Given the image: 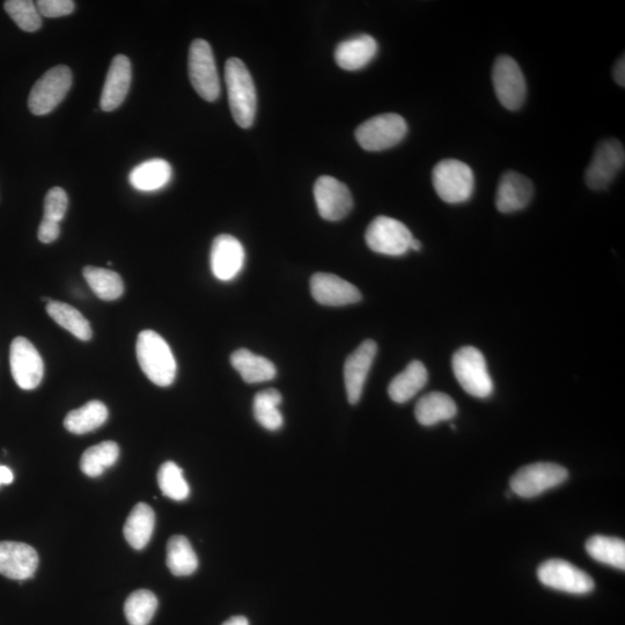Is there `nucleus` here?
Returning <instances> with one entry per match:
<instances>
[{
	"label": "nucleus",
	"instance_id": "obj_13",
	"mask_svg": "<svg viewBox=\"0 0 625 625\" xmlns=\"http://www.w3.org/2000/svg\"><path fill=\"white\" fill-rule=\"evenodd\" d=\"M11 372L14 381L25 391L38 388L44 374L39 351L25 337L14 338L10 351Z\"/></svg>",
	"mask_w": 625,
	"mask_h": 625
},
{
	"label": "nucleus",
	"instance_id": "obj_11",
	"mask_svg": "<svg viewBox=\"0 0 625 625\" xmlns=\"http://www.w3.org/2000/svg\"><path fill=\"white\" fill-rule=\"evenodd\" d=\"M497 99L506 109L518 110L524 105L527 84L520 66L510 56H499L492 69Z\"/></svg>",
	"mask_w": 625,
	"mask_h": 625
},
{
	"label": "nucleus",
	"instance_id": "obj_20",
	"mask_svg": "<svg viewBox=\"0 0 625 625\" xmlns=\"http://www.w3.org/2000/svg\"><path fill=\"white\" fill-rule=\"evenodd\" d=\"M131 79L132 68L129 58L124 55L114 57L101 94L100 107L104 112H113L123 104L130 90Z\"/></svg>",
	"mask_w": 625,
	"mask_h": 625
},
{
	"label": "nucleus",
	"instance_id": "obj_31",
	"mask_svg": "<svg viewBox=\"0 0 625 625\" xmlns=\"http://www.w3.org/2000/svg\"><path fill=\"white\" fill-rule=\"evenodd\" d=\"M586 551L597 562L625 570V542L621 539L592 536L586 543Z\"/></svg>",
	"mask_w": 625,
	"mask_h": 625
},
{
	"label": "nucleus",
	"instance_id": "obj_27",
	"mask_svg": "<svg viewBox=\"0 0 625 625\" xmlns=\"http://www.w3.org/2000/svg\"><path fill=\"white\" fill-rule=\"evenodd\" d=\"M108 419L106 404L91 401L82 408L72 410L64 419L65 429L73 435H85L104 425Z\"/></svg>",
	"mask_w": 625,
	"mask_h": 625
},
{
	"label": "nucleus",
	"instance_id": "obj_23",
	"mask_svg": "<svg viewBox=\"0 0 625 625\" xmlns=\"http://www.w3.org/2000/svg\"><path fill=\"white\" fill-rule=\"evenodd\" d=\"M231 364L246 384H261L275 379L277 370L274 363L247 349H239L231 356Z\"/></svg>",
	"mask_w": 625,
	"mask_h": 625
},
{
	"label": "nucleus",
	"instance_id": "obj_35",
	"mask_svg": "<svg viewBox=\"0 0 625 625\" xmlns=\"http://www.w3.org/2000/svg\"><path fill=\"white\" fill-rule=\"evenodd\" d=\"M158 484L164 496L182 502L190 495V488L182 469L173 461H167L158 472Z\"/></svg>",
	"mask_w": 625,
	"mask_h": 625
},
{
	"label": "nucleus",
	"instance_id": "obj_12",
	"mask_svg": "<svg viewBox=\"0 0 625 625\" xmlns=\"http://www.w3.org/2000/svg\"><path fill=\"white\" fill-rule=\"evenodd\" d=\"M538 577L544 586L556 591L583 595L594 590V580L586 572L563 560L542 563Z\"/></svg>",
	"mask_w": 625,
	"mask_h": 625
},
{
	"label": "nucleus",
	"instance_id": "obj_41",
	"mask_svg": "<svg viewBox=\"0 0 625 625\" xmlns=\"http://www.w3.org/2000/svg\"><path fill=\"white\" fill-rule=\"evenodd\" d=\"M14 475L9 467L0 465V485H9L13 482Z\"/></svg>",
	"mask_w": 625,
	"mask_h": 625
},
{
	"label": "nucleus",
	"instance_id": "obj_4",
	"mask_svg": "<svg viewBox=\"0 0 625 625\" xmlns=\"http://www.w3.org/2000/svg\"><path fill=\"white\" fill-rule=\"evenodd\" d=\"M452 367L463 391L477 397L487 399L494 393V382L488 370L487 360L482 352L474 347H465L455 352Z\"/></svg>",
	"mask_w": 625,
	"mask_h": 625
},
{
	"label": "nucleus",
	"instance_id": "obj_29",
	"mask_svg": "<svg viewBox=\"0 0 625 625\" xmlns=\"http://www.w3.org/2000/svg\"><path fill=\"white\" fill-rule=\"evenodd\" d=\"M167 566L174 576L193 575L198 568V558L186 536L175 535L167 543Z\"/></svg>",
	"mask_w": 625,
	"mask_h": 625
},
{
	"label": "nucleus",
	"instance_id": "obj_5",
	"mask_svg": "<svg viewBox=\"0 0 625 625\" xmlns=\"http://www.w3.org/2000/svg\"><path fill=\"white\" fill-rule=\"evenodd\" d=\"M408 132L406 120L397 114H382L359 125L356 139L364 150L379 152L400 144Z\"/></svg>",
	"mask_w": 625,
	"mask_h": 625
},
{
	"label": "nucleus",
	"instance_id": "obj_1",
	"mask_svg": "<svg viewBox=\"0 0 625 625\" xmlns=\"http://www.w3.org/2000/svg\"><path fill=\"white\" fill-rule=\"evenodd\" d=\"M137 359L142 371L153 384L159 387L171 386L176 378V360L169 345L153 330H144L138 335Z\"/></svg>",
	"mask_w": 625,
	"mask_h": 625
},
{
	"label": "nucleus",
	"instance_id": "obj_21",
	"mask_svg": "<svg viewBox=\"0 0 625 625\" xmlns=\"http://www.w3.org/2000/svg\"><path fill=\"white\" fill-rule=\"evenodd\" d=\"M377 53V41L370 35L362 34L338 44L335 61L343 70L357 71L370 64Z\"/></svg>",
	"mask_w": 625,
	"mask_h": 625
},
{
	"label": "nucleus",
	"instance_id": "obj_8",
	"mask_svg": "<svg viewBox=\"0 0 625 625\" xmlns=\"http://www.w3.org/2000/svg\"><path fill=\"white\" fill-rule=\"evenodd\" d=\"M564 467L550 462H538L518 470L511 479V489L522 498H534L558 487L568 480Z\"/></svg>",
	"mask_w": 625,
	"mask_h": 625
},
{
	"label": "nucleus",
	"instance_id": "obj_26",
	"mask_svg": "<svg viewBox=\"0 0 625 625\" xmlns=\"http://www.w3.org/2000/svg\"><path fill=\"white\" fill-rule=\"evenodd\" d=\"M172 176V166L166 160L152 159L132 169L129 181L135 189L149 193L166 187Z\"/></svg>",
	"mask_w": 625,
	"mask_h": 625
},
{
	"label": "nucleus",
	"instance_id": "obj_17",
	"mask_svg": "<svg viewBox=\"0 0 625 625\" xmlns=\"http://www.w3.org/2000/svg\"><path fill=\"white\" fill-rule=\"evenodd\" d=\"M313 298L323 306H348L362 300L360 292L354 284L334 274L318 272L311 278Z\"/></svg>",
	"mask_w": 625,
	"mask_h": 625
},
{
	"label": "nucleus",
	"instance_id": "obj_7",
	"mask_svg": "<svg viewBox=\"0 0 625 625\" xmlns=\"http://www.w3.org/2000/svg\"><path fill=\"white\" fill-rule=\"evenodd\" d=\"M188 71L191 85L205 101H216L220 94L215 56L205 40H195L189 49Z\"/></svg>",
	"mask_w": 625,
	"mask_h": 625
},
{
	"label": "nucleus",
	"instance_id": "obj_25",
	"mask_svg": "<svg viewBox=\"0 0 625 625\" xmlns=\"http://www.w3.org/2000/svg\"><path fill=\"white\" fill-rule=\"evenodd\" d=\"M458 408L450 395L440 392L426 394L419 400L415 408V416L419 424L433 426L440 422L450 421L457 416Z\"/></svg>",
	"mask_w": 625,
	"mask_h": 625
},
{
	"label": "nucleus",
	"instance_id": "obj_22",
	"mask_svg": "<svg viewBox=\"0 0 625 625\" xmlns=\"http://www.w3.org/2000/svg\"><path fill=\"white\" fill-rule=\"evenodd\" d=\"M428 380L429 374L424 364L414 360L392 380L388 394L394 402L406 403L422 391Z\"/></svg>",
	"mask_w": 625,
	"mask_h": 625
},
{
	"label": "nucleus",
	"instance_id": "obj_3",
	"mask_svg": "<svg viewBox=\"0 0 625 625\" xmlns=\"http://www.w3.org/2000/svg\"><path fill=\"white\" fill-rule=\"evenodd\" d=\"M432 183L436 193L448 204L470 200L475 188L473 169L460 160L445 159L433 168Z\"/></svg>",
	"mask_w": 625,
	"mask_h": 625
},
{
	"label": "nucleus",
	"instance_id": "obj_38",
	"mask_svg": "<svg viewBox=\"0 0 625 625\" xmlns=\"http://www.w3.org/2000/svg\"><path fill=\"white\" fill-rule=\"evenodd\" d=\"M42 17L61 18L69 16L76 9L72 0H40L36 3Z\"/></svg>",
	"mask_w": 625,
	"mask_h": 625
},
{
	"label": "nucleus",
	"instance_id": "obj_33",
	"mask_svg": "<svg viewBox=\"0 0 625 625\" xmlns=\"http://www.w3.org/2000/svg\"><path fill=\"white\" fill-rule=\"evenodd\" d=\"M85 281L101 300L114 301L122 297L124 284L117 272L88 266L84 269Z\"/></svg>",
	"mask_w": 625,
	"mask_h": 625
},
{
	"label": "nucleus",
	"instance_id": "obj_28",
	"mask_svg": "<svg viewBox=\"0 0 625 625\" xmlns=\"http://www.w3.org/2000/svg\"><path fill=\"white\" fill-rule=\"evenodd\" d=\"M47 312L57 325L68 330L78 340L84 342L91 340L93 333L90 322L75 307L61 303V301H50L47 305Z\"/></svg>",
	"mask_w": 625,
	"mask_h": 625
},
{
	"label": "nucleus",
	"instance_id": "obj_16",
	"mask_svg": "<svg viewBox=\"0 0 625 625\" xmlns=\"http://www.w3.org/2000/svg\"><path fill=\"white\" fill-rule=\"evenodd\" d=\"M378 345L372 340H366L352 352L344 364L345 391L351 404H357L362 399L367 375L371 371Z\"/></svg>",
	"mask_w": 625,
	"mask_h": 625
},
{
	"label": "nucleus",
	"instance_id": "obj_40",
	"mask_svg": "<svg viewBox=\"0 0 625 625\" xmlns=\"http://www.w3.org/2000/svg\"><path fill=\"white\" fill-rule=\"evenodd\" d=\"M614 78L615 82L620 86H625V62L624 56L620 58L619 61L614 66Z\"/></svg>",
	"mask_w": 625,
	"mask_h": 625
},
{
	"label": "nucleus",
	"instance_id": "obj_39",
	"mask_svg": "<svg viewBox=\"0 0 625 625\" xmlns=\"http://www.w3.org/2000/svg\"><path fill=\"white\" fill-rule=\"evenodd\" d=\"M61 227L60 223L53 222V220L43 218L39 227L38 237L43 244H51L60 237Z\"/></svg>",
	"mask_w": 625,
	"mask_h": 625
},
{
	"label": "nucleus",
	"instance_id": "obj_30",
	"mask_svg": "<svg viewBox=\"0 0 625 625\" xmlns=\"http://www.w3.org/2000/svg\"><path fill=\"white\" fill-rule=\"evenodd\" d=\"M282 401V394L274 388L257 393L253 403V413L257 423L269 431L281 429L284 424L283 415L279 410Z\"/></svg>",
	"mask_w": 625,
	"mask_h": 625
},
{
	"label": "nucleus",
	"instance_id": "obj_42",
	"mask_svg": "<svg viewBox=\"0 0 625 625\" xmlns=\"http://www.w3.org/2000/svg\"><path fill=\"white\" fill-rule=\"evenodd\" d=\"M223 625H249V621L244 616H234Z\"/></svg>",
	"mask_w": 625,
	"mask_h": 625
},
{
	"label": "nucleus",
	"instance_id": "obj_10",
	"mask_svg": "<svg viewBox=\"0 0 625 625\" xmlns=\"http://www.w3.org/2000/svg\"><path fill=\"white\" fill-rule=\"evenodd\" d=\"M625 164V151L621 142L605 139L597 149L585 173V182L592 190H604L620 174Z\"/></svg>",
	"mask_w": 625,
	"mask_h": 625
},
{
	"label": "nucleus",
	"instance_id": "obj_36",
	"mask_svg": "<svg viewBox=\"0 0 625 625\" xmlns=\"http://www.w3.org/2000/svg\"><path fill=\"white\" fill-rule=\"evenodd\" d=\"M4 9L22 31L33 33L42 26L38 6L31 0H9L5 2Z\"/></svg>",
	"mask_w": 625,
	"mask_h": 625
},
{
	"label": "nucleus",
	"instance_id": "obj_2",
	"mask_svg": "<svg viewBox=\"0 0 625 625\" xmlns=\"http://www.w3.org/2000/svg\"><path fill=\"white\" fill-rule=\"evenodd\" d=\"M225 82L233 119L239 127H252L257 106L254 80L239 58H230L225 65Z\"/></svg>",
	"mask_w": 625,
	"mask_h": 625
},
{
	"label": "nucleus",
	"instance_id": "obj_19",
	"mask_svg": "<svg viewBox=\"0 0 625 625\" xmlns=\"http://www.w3.org/2000/svg\"><path fill=\"white\" fill-rule=\"evenodd\" d=\"M533 195L534 186L531 180L513 171L506 172L498 183L497 210L502 213L524 210L531 203Z\"/></svg>",
	"mask_w": 625,
	"mask_h": 625
},
{
	"label": "nucleus",
	"instance_id": "obj_24",
	"mask_svg": "<svg viewBox=\"0 0 625 625\" xmlns=\"http://www.w3.org/2000/svg\"><path fill=\"white\" fill-rule=\"evenodd\" d=\"M154 525H156V514L152 507L145 503H138L125 521L124 538L132 548L142 550L152 538Z\"/></svg>",
	"mask_w": 625,
	"mask_h": 625
},
{
	"label": "nucleus",
	"instance_id": "obj_6",
	"mask_svg": "<svg viewBox=\"0 0 625 625\" xmlns=\"http://www.w3.org/2000/svg\"><path fill=\"white\" fill-rule=\"evenodd\" d=\"M72 86V72L65 65L48 70L33 86L28 108L36 116L53 112L65 99Z\"/></svg>",
	"mask_w": 625,
	"mask_h": 625
},
{
	"label": "nucleus",
	"instance_id": "obj_14",
	"mask_svg": "<svg viewBox=\"0 0 625 625\" xmlns=\"http://www.w3.org/2000/svg\"><path fill=\"white\" fill-rule=\"evenodd\" d=\"M314 197L320 216L329 222L347 217L354 207L349 188L333 176H321L316 180Z\"/></svg>",
	"mask_w": 625,
	"mask_h": 625
},
{
	"label": "nucleus",
	"instance_id": "obj_15",
	"mask_svg": "<svg viewBox=\"0 0 625 625\" xmlns=\"http://www.w3.org/2000/svg\"><path fill=\"white\" fill-rule=\"evenodd\" d=\"M245 249L241 242L229 234L218 235L213 241L210 264L213 276L219 281L230 282L245 266Z\"/></svg>",
	"mask_w": 625,
	"mask_h": 625
},
{
	"label": "nucleus",
	"instance_id": "obj_43",
	"mask_svg": "<svg viewBox=\"0 0 625 625\" xmlns=\"http://www.w3.org/2000/svg\"><path fill=\"white\" fill-rule=\"evenodd\" d=\"M410 249L415 250V252H419L422 249V244L415 238L410 242Z\"/></svg>",
	"mask_w": 625,
	"mask_h": 625
},
{
	"label": "nucleus",
	"instance_id": "obj_34",
	"mask_svg": "<svg viewBox=\"0 0 625 625\" xmlns=\"http://www.w3.org/2000/svg\"><path fill=\"white\" fill-rule=\"evenodd\" d=\"M158 609V599L151 591L138 590L129 595L124 615L130 625H149Z\"/></svg>",
	"mask_w": 625,
	"mask_h": 625
},
{
	"label": "nucleus",
	"instance_id": "obj_37",
	"mask_svg": "<svg viewBox=\"0 0 625 625\" xmlns=\"http://www.w3.org/2000/svg\"><path fill=\"white\" fill-rule=\"evenodd\" d=\"M69 207V198L65 190L55 187L48 191L44 198V215L43 218L53 220V222L61 223L65 217Z\"/></svg>",
	"mask_w": 625,
	"mask_h": 625
},
{
	"label": "nucleus",
	"instance_id": "obj_9",
	"mask_svg": "<svg viewBox=\"0 0 625 625\" xmlns=\"http://www.w3.org/2000/svg\"><path fill=\"white\" fill-rule=\"evenodd\" d=\"M413 234L408 227L391 217L380 216L367 227L365 240L374 253L401 256L410 250Z\"/></svg>",
	"mask_w": 625,
	"mask_h": 625
},
{
	"label": "nucleus",
	"instance_id": "obj_32",
	"mask_svg": "<svg viewBox=\"0 0 625 625\" xmlns=\"http://www.w3.org/2000/svg\"><path fill=\"white\" fill-rule=\"evenodd\" d=\"M120 457V447L114 441H104L88 448L80 460V469L90 477H99L113 467Z\"/></svg>",
	"mask_w": 625,
	"mask_h": 625
},
{
	"label": "nucleus",
	"instance_id": "obj_18",
	"mask_svg": "<svg viewBox=\"0 0 625 625\" xmlns=\"http://www.w3.org/2000/svg\"><path fill=\"white\" fill-rule=\"evenodd\" d=\"M39 566V555L26 543L0 542V573L14 580L32 578Z\"/></svg>",
	"mask_w": 625,
	"mask_h": 625
}]
</instances>
